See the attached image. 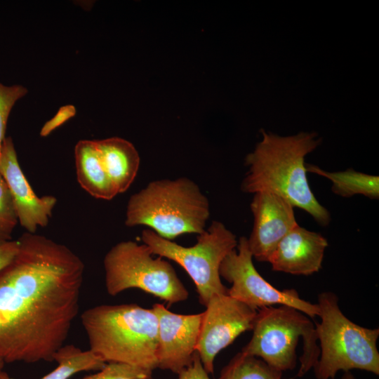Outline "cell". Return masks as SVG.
I'll return each instance as SVG.
<instances>
[{
  "instance_id": "484cf974",
  "label": "cell",
  "mask_w": 379,
  "mask_h": 379,
  "mask_svg": "<svg viewBox=\"0 0 379 379\" xmlns=\"http://www.w3.org/2000/svg\"><path fill=\"white\" fill-rule=\"evenodd\" d=\"M340 379H355L351 371L343 372V374Z\"/></svg>"
},
{
  "instance_id": "3957f363",
  "label": "cell",
  "mask_w": 379,
  "mask_h": 379,
  "mask_svg": "<svg viewBox=\"0 0 379 379\" xmlns=\"http://www.w3.org/2000/svg\"><path fill=\"white\" fill-rule=\"evenodd\" d=\"M81 319L89 350L105 363L157 368L158 319L152 308L101 305L85 310Z\"/></svg>"
},
{
  "instance_id": "4316f807",
  "label": "cell",
  "mask_w": 379,
  "mask_h": 379,
  "mask_svg": "<svg viewBox=\"0 0 379 379\" xmlns=\"http://www.w3.org/2000/svg\"><path fill=\"white\" fill-rule=\"evenodd\" d=\"M4 364H5L4 361L3 360L0 359V371L2 370V368H3L4 366Z\"/></svg>"
},
{
  "instance_id": "7c38bea8",
  "label": "cell",
  "mask_w": 379,
  "mask_h": 379,
  "mask_svg": "<svg viewBox=\"0 0 379 379\" xmlns=\"http://www.w3.org/2000/svg\"><path fill=\"white\" fill-rule=\"evenodd\" d=\"M253 194L250 207L253 225L247 238L248 246L253 258L268 262L281 240L298 225L295 207L273 192H258Z\"/></svg>"
},
{
  "instance_id": "5b68a950",
  "label": "cell",
  "mask_w": 379,
  "mask_h": 379,
  "mask_svg": "<svg viewBox=\"0 0 379 379\" xmlns=\"http://www.w3.org/2000/svg\"><path fill=\"white\" fill-rule=\"evenodd\" d=\"M320 323H316L320 354L313 368L317 379H334L339 371L359 369L379 375L378 328L361 326L340 310L331 291L318 297Z\"/></svg>"
},
{
  "instance_id": "4fadbf2b",
  "label": "cell",
  "mask_w": 379,
  "mask_h": 379,
  "mask_svg": "<svg viewBox=\"0 0 379 379\" xmlns=\"http://www.w3.org/2000/svg\"><path fill=\"white\" fill-rule=\"evenodd\" d=\"M0 173L10 190L20 225L29 233L46 227L57 199L51 195L39 197L34 193L19 164L11 137H6L1 147Z\"/></svg>"
},
{
  "instance_id": "6da1fadb",
  "label": "cell",
  "mask_w": 379,
  "mask_h": 379,
  "mask_svg": "<svg viewBox=\"0 0 379 379\" xmlns=\"http://www.w3.org/2000/svg\"><path fill=\"white\" fill-rule=\"evenodd\" d=\"M18 241L0 271V359L52 361L79 312L84 264L44 236L27 232Z\"/></svg>"
},
{
  "instance_id": "e0dca14e",
  "label": "cell",
  "mask_w": 379,
  "mask_h": 379,
  "mask_svg": "<svg viewBox=\"0 0 379 379\" xmlns=\"http://www.w3.org/2000/svg\"><path fill=\"white\" fill-rule=\"evenodd\" d=\"M307 172L313 173L329 180L331 191L336 195L349 198L363 195L371 199H379V177L349 168L343 171H327L317 166L307 164Z\"/></svg>"
},
{
  "instance_id": "2e32d148",
  "label": "cell",
  "mask_w": 379,
  "mask_h": 379,
  "mask_svg": "<svg viewBox=\"0 0 379 379\" xmlns=\"http://www.w3.org/2000/svg\"><path fill=\"white\" fill-rule=\"evenodd\" d=\"M74 157L78 182L86 192L103 200H111L118 194L102 163L95 140L79 141Z\"/></svg>"
},
{
  "instance_id": "7402d4cb",
  "label": "cell",
  "mask_w": 379,
  "mask_h": 379,
  "mask_svg": "<svg viewBox=\"0 0 379 379\" xmlns=\"http://www.w3.org/2000/svg\"><path fill=\"white\" fill-rule=\"evenodd\" d=\"M27 93L22 85L6 86L0 82V153L10 113L18 100Z\"/></svg>"
},
{
  "instance_id": "8fae6325",
  "label": "cell",
  "mask_w": 379,
  "mask_h": 379,
  "mask_svg": "<svg viewBox=\"0 0 379 379\" xmlns=\"http://www.w3.org/2000/svg\"><path fill=\"white\" fill-rule=\"evenodd\" d=\"M152 308L158 319L157 368L178 374L197 352L202 312L177 314L159 303Z\"/></svg>"
},
{
  "instance_id": "7a4b0ae2",
  "label": "cell",
  "mask_w": 379,
  "mask_h": 379,
  "mask_svg": "<svg viewBox=\"0 0 379 379\" xmlns=\"http://www.w3.org/2000/svg\"><path fill=\"white\" fill-rule=\"evenodd\" d=\"M245 164L248 172L241 190L246 193L270 192L309 213L321 226L331 220L329 211L312 192L307 178L305 157L321 143L315 132L281 136L265 130Z\"/></svg>"
},
{
  "instance_id": "8992f818",
  "label": "cell",
  "mask_w": 379,
  "mask_h": 379,
  "mask_svg": "<svg viewBox=\"0 0 379 379\" xmlns=\"http://www.w3.org/2000/svg\"><path fill=\"white\" fill-rule=\"evenodd\" d=\"M251 331L252 337L241 352L258 357L281 372L295 368L300 338L303 347L296 377L304 376L318 361L320 348L315 326L308 316L293 307L259 309Z\"/></svg>"
},
{
  "instance_id": "ac0fdd59",
  "label": "cell",
  "mask_w": 379,
  "mask_h": 379,
  "mask_svg": "<svg viewBox=\"0 0 379 379\" xmlns=\"http://www.w3.org/2000/svg\"><path fill=\"white\" fill-rule=\"evenodd\" d=\"M57 367L41 379H69L73 375L88 371H99L107 363L88 350H81L73 345H64L53 356ZM0 379H12L0 371Z\"/></svg>"
},
{
  "instance_id": "ffe728a7",
  "label": "cell",
  "mask_w": 379,
  "mask_h": 379,
  "mask_svg": "<svg viewBox=\"0 0 379 379\" xmlns=\"http://www.w3.org/2000/svg\"><path fill=\"white\" fill-rule=\"evenodd\" d=\"M18 216L8 187L0 173V244L12 240Z\"/></svg>"
},
{
  "instance_id": "9a60e30c",
  "label": "cell",
  "mask_w": 379,
  "mask_h": 379,
  "mask_svg": "<svg viewBox=\"0 0 379 379\" xmlns=\"http://www.w3.org/2000/svg\"><path fill=\"white\" fill-rule=\"evenodd\" d=\"M104 168L118 194L128 190L140 167V156L129 141L118 137L95 140Z\"/></svg>"
},
{
  "instance_id": "30bf717a",
  "label": "cell",
  "mask_w": 379,
  "mask_h": 379,
  "mask_svg": "<svg viewBox=\"0 0 379 379\" xmlns=\"http://www.w3.org/2000/svg\"><path fill=\"white\" fill-rule=\"evenodd\" d=\"M205 307L196 350L206 372L213 373L216 355L252 330L258 310L227 293L214 295Z\"/></svg>"
},
{
  "instance_id": "d4e9b609",
  "label": "cell",
  "mask_w": 379,
  "mask_h": 379,
  "mask_svg": "<svg viewBox=\"0 0 379 379\" xmlns=\"http://www.w3.org/2000/svg\"><path fill=\"white\" fill-rule=\"evenodd\" d=\"M18 250L19 242L18 239L0 244V271L14 259Z\"/></svg>"
},
{
  "instance_id": "603a6c76",
  "label": "cell",
  "mask_w": 379,
  "mask_h": 379,
  "mask_svg": "<svg viewBox=\"0 0 379 379\" xmlns=\"http://www.w3.org/2000/svg\"><path fill=\"white\" fill-rule=\"evenodd\" d=\"M77 113L76 108L72 105H67L61 107L55 116L47 121L40 131V135L46 137L54 130L62 126L69 119L74 117Z\"/></svg>"
},
{
  "instance_id": "277c9868",
  "label": "cell",
  "mask_w": 379,
  "mask_h": 379,
  "mask_svg": "<svg viewBox=\"0 0 379 379\" xmlns=\"http://www.w3.org/2000/svg\"><path fill=\"white\" fill-rule=\"evenodd\" d=\"M210 216L209 201L191 179L154 180L132 194L125 225H144L159 237L173 241L185 234L204 232Z\"/></svg>"
},
{
  "instance_id": "d6986e66",
  "label": "cell",
  "mask_w": 379,
  "mask_h": 379,
  "mask_svg": "<svg viewBox=\"0 0 379 379\" xmlns=\"http://www.w3.org/2000/svg\"><path fill=\"white\" fill-rule=\"evenodd\" d=\"M282 374L261 359L240 352L224 366L218 379H282Z\"/></svg>"
},
{
  "instance_id": "ba28073f",
  "label": "cell",
  "mask_w": 379,
  "mask_h": 379,
  "mask_svg": "<svg viewBox=\"0 0 379 379\" xmlns=\"http://www.w3.org/2000/svg\"><path fill=\"white\" fill-rule=\"evenodd\" d=\"M153 255L147 245L131 240L112 246L103 260L107 293L139 288L169 305L187 300L189 293L171 264Z\"/></svg>"
},
{
  "instance_id": "9c48e42d",
  "label": "cell",
  "mask_w": 379,
  "mask_h": 379,
  "mask_svg": "<svg viewBox=\"0 0 379 379\" xmlns=\"http://www.w3.org/2000/svg\"><path fill=\"white\" fill-rule=\"evenodd\" d=\"M247 238L241 237L237 249L224 258L220 266V276L232 284L227 294L258 310L275 305L293 307L312 319L319 316L317 304L302 299L295 289L279 290L267 281L257 271Z\"/></svg>"
},
{
  "instance_id": "44dd1931",
  "label": "cell",
  "mask_w": 379,
  "mask_h": 379,
  "mask_svg": "<svg viewBox=\"0 0 379 379\" xmlns=\"http://www.w3.org/2000/svg\"><path fill=\"white\" fill-rule=\"evenodd\" d=\"M80 379H152V371L117 362H109L95 374Z\"/></svg>"
},
{
  "instance_id": "5bb4252c",
  "label": "cell",
  "mask_w": 379,
  "mask_h": 379,
  "mask_svg": "<svg viewBox=\"0 0 379 379\" xmlns=\"http://www.w3.org/2000/svg\"><path fill=\"white\" fill-rule=\"evenodd\" d=\"M328 245L322 234L298 224L281 240L268 262L276 272L311 275L321 269Z\"/></svg>"
},
{
  "instance_id": "cb8c5ba5",
  "label": "cell",
  "mask_w": 379,
  "mask_h": 379,
  "mask_svg": "<svg viewBox=\"0 0 379 379\" xmlns=\"http://www.w3.org/2000/svg\"><path fill=\"white\" fill-rule=\"evenodd\" d=\"M178 375L177 379H211L197 352L194 354L191 364Z\"/></svg>"
},
{
  "instance_id": "52a82bcc",
  "label": "cell",
  "mask_w": 379,
  "mask_h": 379,
  "mask_svg": "<svg viewBox=\"0 0 379 379\" xmlns=\"http://www.w3.org/2000/svg\"><path fill=\"white\" fill-rule=\"evenodd\" d=\"M141 239L153 255L173 260L186 271L201 305L206 306L214 295L227 293L228 288L221 281L220 266L225 256L237 248L238 241L222 222L213 221L190 247L164 239L149 228L142 230Z\"/></svg>"
}]
</instances>
